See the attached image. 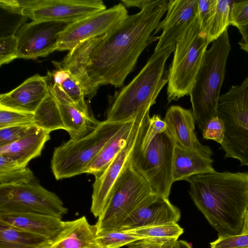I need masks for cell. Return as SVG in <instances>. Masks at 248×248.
<instances>
[{
  "instance_id": "603a6c76",
  "label": "cell",
  "mask_w": 248,
  "mask_h": 248,
  "mask_svg": "<svg viewBox=\"0 0 248 248\" xmlns=\"http://www.w3.org/2000/svg\"><path fill=\"white\" fill-rule=\"evenodd\" d=\"M213 162L211 157L197 150L176 145L172 163L173 182L186 180L194 175L214 171Z\"/></svg>"
},
{
  "instance_id": "f6af8a7d",
  "label": "cell",
  "mask_w": 248,
  "mask_h": 248,
  "mask_svg": "<svg viewBox=\"0 0 248 248\" xmlns=\"http://www.w3.org/2000/svg\"><path fill=\"white\" fill-rule=\"evenodd\" d=\"M241 233H248V208L246 211Z\"/></svg>"
},
{
  "instance_id": "4fadbf2b",
  "label": "cell",
  "mask_w": 248,
  "mask_h": 248,
  "mask_svg": "<svg viewBox=\"0 0 248 248\" xmlns=\"http://www.w3.org/2000/svg\"><path fill=\"white\" fill-rule=\"evenodd\" d=\"M106 9L101 0H32L21 16L32 21L71 23Z\"/></svg>"
},
{
  "instance_id": "3957f363",
  "label": "cell",
  "mask_w": 248,
  "mask_h": 248,
  "mask_svg": "<svg viewBox=\"0 0 248 248\" xmlns=\"http://www.w3.org/2000/svg\"><path fill=\"white\" fill-rule=\"evenodd\" d=\"M175 45L154 52L146 64L125 86L108 96L106 121L126 123L133 120L141 111L150 109L164 86L167 60L174 51Z\"/></svg>"
},
{
  "instance_id": "d6a6232c",
  "label": "cell",
  "mask_w": 248,
  "mask_h": 248,
  "mask_svg": "<svg viewBox=\"0 0 248 248\" xmlns=\"http://www.w3.org/2000/svg\"><path fill=\"white\" fill-rule=\"evenodd\" d=\"M24 125H34L33 113L0 107V128Z\"/></svg>"
},
{
  "instance_id": "4316f807",
  "label": "cell",
  "mask_w": 248,
  "mask_h": 248,
  "mask_svg": "<svg viewBox=\"0 0 248 248\" xmlns=\"http://www.w3.org/2000/svg\"><path fill=\"white\" fill-rule=\"evenodd\" d=\"M44 237L0 222V248H37Z\"/></svg>"
},
{
  "instance_id": "8d00e7d4",
  "label": "cell",
  "mask_w": 248,
  "mask_h": 248,
  "mask_svg": "<svg viewBox=\"0 0 248 248\" xmlns=\"http://www.w3.org/2000/svg\"><path fill=\"white\" fill-rule=\"evenodd\" d=\"M225 128L222 120L217 116L211 118L202 131L203 138L212 140L221 144L224 140Z\"/></svg>"
},
{
  "instance_id": "1f68e13d",
  "label": "cell",
  "mask_w": 248,
  "mask_h": 248,
  "mask_svg": "<svg viewBox=\"0 0 248 248\" xmlns=\"http://www.w3.org/2000/svg\"><path fill=\"white\" fill-rule=\"evenodd\" d=\"M96 237L103 248H121L141 240L139 237L119 230L98 233Z\"/></svg>"
},
{
  "instance_id": "8fae6325",
  "label": "cell",
  "mask_w": 248,
  "mask_h": 248,
  "mask_svg": "<svg viewBox=\"0 0 248 248\" xmlns=\"http://www.w3.org/2000/svg\"><path fill=\"white\" fill-rule=\"evenodd\" d=\"M122 3L70 23L58 36L57 50H70L81 42L102 36L122 24L129 16Z\"/></svg>"
},
{
  "instance_id": "83f0119b",
  "label": "cell",
  "mask_w": 248,
  "mask_h": 248,
  "mask_svg": "<svg viewBox=\"0 0 248 248\" xmlns=\"http://www.w3.org/2000/svg\"><path fill=\"white\" fill-rule=\"evenodd\" d=\"M33 124L49 132L58 129L65 130L58 102L50 93L34 112Z\"/></svg>"
},
{
  "instance_id": "d590c367",
  "label": "cell",
  "mask_w": 248,
  "mask_h": 248,
  "mask_svg": "<svg viewBox=\"0 0 248 248\" xmlns=\"http://www.w3.org/2000/svg\"><path fill=\"white\" fill-rule=\"evenodd\" d=\"M35 125L15 126L0 128V147L13 143L24 137Z\"/></svg>"
},
{
  "instance_id": "ac0fdd59",
  "label": "cell",
  "mask_w": 248,
  "mask_h": 248,
  "mask_svg": "<svg viewBox=\"0 0 248 248\" xmlns=\"http://www.w3.org/2000/svg\"><path fill=\"white\" fill-rule=\"evenodd\" d=\"M163 120L176 145L195 149L208 157L213 155L210 148L203 145L197 137L195 120L190 109L180 106H171L167 109Z\"/></svg>"
},
{
  "instance_id": "cb8c5ba5",
  "label": "cell",
  "mask_w": 248,
  "mask_h": 248,
  "mask_svg": "<svg viewBox=\"0 0 248 248\" xmlns=\"http://www.w3.org/2000/svg\"><path fill=\"white\" fill-rule=\"evenodd\" d=\"M66 130L71 140H77L93 132L101 121L96 120L89 111L74 105L58 103Z\"/></svg>"
},
{
  "instance_id": "2e32d148",
  "label": "cell",
  "mask_w": 248,
  "mask_h": 248,
  "mask_svg": "<svg viewBox=\"0 0 248 248\" xmlns=\"http://www.w3.org/2000/svg\"><path fill=\"white\" fill-rule=\"evenodd\" d=\"M180 217V210L170 202L169 198L154 194L129 215L119 231L177 223Z\"/></svg>"
},
{
  "instance_id": "4dcf8cb0",
  "label": "cell",
  "mask_w": 248,
  "mask_h": 248,
  "mask_svg": "<svg viewBox=\"0 0 248 248\" xmlns=\"http://www.w3.org/2000/svg\"><path fill=\"white\" fill-rule=\"evenodd\" d=\"M122 231L141 239H158L164 241L178 239L184 232L183 229L177 222L144 226Z\"/></svg>"
},
{
  "instance_id": "7dc6e473",
  "label": "cell",
  "mask_w": 248,
  "mask_h": 248,
  "mask_svg": "<svg viewBox=\"0 0 248 248\" xmlns=\"http://www.w3.org/2000/svg\"><path fill=\"white\" fill-rule=\"evenodd\" d=\"M51 240H48L37 248H50Z\"/></svg>"
},
{
  "instance_id": "7c38bea8",
  "label": "cell",
  "mask_w": 248,
  "mask_h": 248,
  "mask_svg": "<svg viewBox=\"0 0 248 248\" xmlns=\"http://www.w3.org/2000/svg\"><path fill=\"white\" fill-rule=\"evenodd\" d=\"M150 114V109L137 114L134 119L131 132L127 143L105 171L95 177L90 211L98 217L106 210L112 196L115 184L124 166L129 160L131 152L140 134L144 121Z\"/></svg>"
},
{
  "instance_id": "8992f818",
  "label": "cell",
  "mask_w": 248,
  "mask_h": 248,
  "mask_svg": "<svg viewBox=\"0 0 248 248\" xmlns=\"http://www.w3.org/2000/svg\"><path fill=\"white\" fill-rule=\"evenodd\" d=\"M209 44L206 35L200 30L197 16L175 45L167 74L169 103L190 94Z\"/></svg>"
},
{
  "instance_id": "d4e9b609",
  "label": "cell",
  "mask_w": 248,
  "mask_h": 248,
  "mask_svg": "<svg viewBox=\"0 0 248 248\" xmlns=\"http://www.w3.org/2000/svg\"><path fill=\"white\" fill-rule=\"evenodd\" d=\"M134 119L125 123L108 141L91 163L86 173L93 174L96 177L105 171L127 143Z\"/></svg>"
},
{
  "instance_id": "5bb4252c",
  "label": "cell",
  "mask_w": 248,
  "mask_h": 248,
  "mask_svg": "<svg viewBox=\"0 0 248 248\" xmlns=\"http://www.w3.org/2000/svg\"><path fill=\"white\" fill-rule=\"evenodd\" d=\"M70 24L36 21L23 24L16 34L18 39V58L34 59L57 50L59 34Z\"/></svg>"
},
{
  "instance_id": "f1b7e54d",
  "label": "cell",
  "mask_w": 248,
  "mask_h": 248,
  "mask_svg": "<svg viewBox=\"0 0 248 248\" xmlns=\"http://www.w3.org/2000/svg\"><path fill=\"white\" fill-rule=\"evenodd\" d=\"M38 181L28 166L0 156V186L16 185Z\"/></svg>"
},
{
  "instance_id": "9c48e42d",
  "label": "cell",
  "mask_w": 248,
  "mask_h": 248,
  "mask_svg": "<svg viewBox=\"0 0 248 248\" xmlns=\"http://www.w3.org/2000/svg\"><path fill=\"white\" fill-rule=\"evenodd\" d=\"M154 194L129 160L115 184L108 205L97 217L94 224L97 233L119 230L129 215Z\"/></svg>"
},
{
  "instance_id": "9a60e30c",
  "label": "cell",
  "mask_w": 248,
  "mask_h": 248,
  "mask_svg": "<svg viewBox=\"0 0 248 248\" xmlns=\"http://www.w3.org/2000/svg\"><path fill=\"white\" fill-rule=\"evenodd\" d=\"M198 0H169L165 18L160 21L153 35L157 37L154 52L175 45L182 34L197 16Z\"/></svg>"
},
{
  "instance_id": "44dd1931",
  "label": "cell",
  "mask_w": 248,
  "mask_h": 248,
  "mask_svg": "<svg viewBox=\"0 0 248 248\" xmlns=\"http://www.w3.org/2000/svg\"><path fill=\"white\" fill-rule=\"evenodd\" d=\"M0 222L51 240L62 230L63 221L56 217L43 214L8 213H0Z\"/></svg>"
},
{
  "instance_id": "277c9868",
  "label": "cell",
  "mask_w": 248,
  "mask_h": 248,
  "mask_svg": "<svg viewBox=\"0 0 248 248\" xmlns=\"http://www.w3.org/2000/svg\"><path fill=\"white\" fill-rule=\"evenodd\" d=\"M145 118L132 150L130 163L148 183L153 193L169 198L172 184L176 143L168 129L158 133Z\"/></svg>"
},
{
  "instance_id": "836d02e7",
  "label": "cell",
  "mask_w": 248,
  "mask_h": 248,
  "mask_svg": "<svg viewBox=\"0 0 248 248\" xmlns=\"http://www.w3.org/2000/svg\"><path fill=\"white\" fill-rule=\"evenodd\" d=\"M18 39L15 34L0 38V65L7 64L18 58Z\"/></svg>"
},
{
  "instance_id": "30bf717a",
  "label": "cell",
  "mask_w": 248,
  "mask_h": 248,
  "mask_svg": "<svg viewBox=\"0 0 248 248\" xmlns=\"http://www.w3.org/2000/svg\"><path fill=\"white\" fill-rule=\"evenodd\" d=\"M67 212L59 197L44 188L39 181L0 186V213H35L62 219Z\"/></svg>"
},
{
  "instance_id": "bcb514c9",
  "label": "cell",
  "mask_w": 248,
  "mask_h": 248,
  "mask_svg": "<svg viewBox=\"0 0 248 248\" xmlns=\"http://www.w3.org/2000/svg\"><path fill=\"white\" fill-rule=\"evenodd\" d=\"M179 248H192L191 246L186 241L178 240Z\"/></svg>"
},
{
  "instance_id": "ffe728a7",
  "label": "cell",
  "mask_w": 248,
  "mask_h": 248,
  "mask_svg": "<svg viewBox=\"0 0 248 248\" xmlns=\"http://www.w3.org/2000/svg\"><path fill=\"white\" fill-rule=\"evenodd\" d=\"M94 225L84 216L70 221H63L59 233L51 240L50 248H103L97 239Z\"/></svg>"
},
{
  "instance_id": "f546056e",
  "label": "cell",
  "mask_w": 248,
  "mask_h": 248,
  "mask_svg": "<svg viewBox=\"0 0 248 248\" xmlns=\"http://www.w3.org/2000/svg\"><path fill=\"white\" fill-rule=\"evenodd\" d=\"M234 1V0H217L215 12L205 31L209 43L217 39L228 30Z\"/></svg>"
},
{
  "instance_id": "ab89813d",
  "label": "cell",
  "mask_w": 248,
  "mask_h": 248,
  "mask_svg": "<svg viewBox=\"0 0 248 248\" xmlns=\"http://www.w3.org/2000/svg\"><path fill=\"white\" fill-rule=\"evenodd\" d=\"M32 1V0H0V6L10 13L21 15L22 10Z\"/></svg>"
},
{
  "instance_id": "6da1fadb",
  "label": "cell",
  "mask_w": 248,
  "mask_h": 248,
  "mask_svg": "<svg viewBox=\"0 0 248 248\" xmlns=\"http://www.w3.org/2000/svg\"><path fill=\"white\" fill-rule=\"evenodd\" d=\"M168 0H152L140 11L106 33L92 50L87 66L94 85L124 86L143 51L157 40L153 33L166 13Z\"/></svg>"
},
{
  "instance_id": "7a4b0ae2",
  "label": "cell",
  "mask_w": 248,
  "mask_h": 248,
  "mask_svg": "<svg viewBox=\"0 0 248 248\" xmlns=\"http://www.w3.org/2000/svg\"><path fill=\"white\" fill-rule=\"evenodd\" d=\"M186 181L193 202L218 235L241 233L248 208V172L214 170Z\"/></svg>"
},
{
  "instance_id": "ee69618b",
  "label": "cell",
  "mask_w": 248,
  "mask_h": 248,
  "mask_svg": "<svg viewBox=\"0 0 248 248\" xmlns=\"http://www.w3.org/2000/svg\"><path fill=\"white\" fill-rule=\"evenodd\" d=\"M160 248H179L178 239H173L164 242Z\"/></svg>"
},
{
  "instance_id": "e0dca14e",
  "label": "cell",
  "mask_w": 248,
  "mask_h": 248,
  "mask_svg": "<svg viewBox=\"0 0 248 248\" xmlns=\"http://www.w3.org/2000/svg\"><path fill=\"white\" fill-rule=\"evenodd\" d=\"M49 94L46 77L35 75L12 91L0 95V107L34 113Z\"/></svg>"
},
{
  "instance_id": "5b68a950",
  "label": "cell",
  "mask_w": 248,
  "mask_h": 248,
  "mask_svg": "<svg viewBox=\"0 0 248 248\" xmlns=\"http://www.w3.org/2000/svg\"><path fill=\"white\" fill-rule=\"evenodd\" d=\"M231 49L227 30L206 50L189 94L195 122L202 131L211 118L218 116V100Z\"/></svg>"
},
{
  "instance_id": "484cf974",
  "label": "cell",
  "mask_w": 248,
  "mask_h": 248,
  "mask_svg": "<svg viewBox=\"0 0 248 248\" xmlns=\"http://www.w3.org/2000/svg\"><path fill=\"white\" fill-rule=\"evenodd\" d=\"M47 83L50 93L58 103L76 106L89 111L85 100L86 92L80 82L70 73L59 84Z\"/></svg>"
},
{
  "instance_id": "52a82bcc",
  "label": "cell",
  "mask_w": 248,
  "mask_h": 248,
  "mask_svg": "<svg viewBox=\"0 0 248 248\" xmlns=\"http://www.w3.org/2000/svg\"><path fill=\"white\" fill-rule=\"evenodd\" d=\"M217 110L225 128L220 144L225 157L236 159L241 165L248 166V77L220 95Z\"/></svg>"
},
{
  "instance_id": "e575fe53",
  "label": "cell",
  "mask_w": 248,
  "mask_h": 248,
  "mask_svg": "<svg viewBox=\"0 0 248 248\" xmlns=\"http://www.w3.org/2000/svg\"><path fill=\"white\" fill-rule=\"evenodd\" d=\"M218 236L210 243V248H248V233Z\"/></svg>"
},
{
  "instance_id": "b9f144b4",
  "label": "cell",
  "mask_w": 248,
  "mask_h": 248,
  "mask_svg": "<svg viewBox=\"0 0 248 248\" xmlns=\"http://www.w3.org/2000/svg\"><path fill=\"white\" fill-rule=\"evenodd\" d=\"M238 30L242 35V39L238 44L241 49L248 53V25L239 28Z\"/></svg>"
},
{
  "instance_id": "ba28073f",
  "label": "cell",
  "mask_w": 248,
  "mask_h": 248,
  "mask_svg": "<svg viewBox=\"0 0 248 248\" xmlns=\"http://www.w3.org/2000/svg\"><path fill=\"white\" fill-rule=\"evenodd\" d=\"M125 123L101 121L98 127L88 136L77 140H69L55 148L51 168L56 179L86 173L100 152Z\"/></svg>"
},
{
  "instance_id": "7bdbcfd3",
  "label": "cell",
  "mask_w": 248,
  "mask_h": 248,
  "mask_svg": "<svg viewBox=\"0 0 248 248\" xmlns=\"http://www.w3.org/2000/svg\"><path fill=\"white\" fill-rule=\"evenodd\" d=\"M152 0H122L121 3L126 8L136 7L141 10Z\"/></svg>"
},
{
  "instance_id": "74e56055",
  "label": "cell",
  "mask_w": 248,
  "mask_h": 248,
  "mask_svg": "<svg viewBox=\"0 0 248 248\" xmlns=\"http://www.w3.org/2000/svg\"><path fill=\"white\" fill-rule=\"evenodd\" d=\"M217 0H198L197 17L201 31L205 34L207 25L212 17Z\"/></svg>"
},
{
  "instance_id": "60d3db41",
  "label": "cell",
  "mask_w": 248,
  "mask_h": 248,
  "mask_svg": "<svg viewBox=\"0 0 248 248\" xmlns=\"http://www.w3.org/2000/svg\"><path fill=\"white\" fill-rule=\"evenodd\" d=\"M166 241L158 239H143L132 243L127 246L128 248H160Z\"/></svg>"
},
{
  "instance_id": "7402d4cb",
  "label": "cell",
  "mask_w": 248,
  "mask_h": 248,
  "mask_svg": "<svg viewBox=\"0 0 248 248\" xmlns=\"http://www.w3.org/2000/svg\"><path fill=\"white\" fill-rule=\"evenodd\" d=\"M50 138L49 132L35 126L20 140L0 147V156L9 157L27 166L31 160L41 155Z\"/></svg>"
},
{
  "instance_id": "d6986e66",
  "label": "cell",
  "mask_w": 248,
  "mask_h": 248,
  "mask_svg": "<svg viewBox=\"0 0 248 248\" xmlns=\"http://www.w3.org/2000/svg\"><path fill=\"white\" fill-rule=\"evenodd\" d=\"M106 34L83 41L69 51L61 62H53L55 66L67 70L81 83L86 92V96L91 97L98 88L91 80L87 71L90 55L92 50L104 38Z\"/></svg>"
},
{
  "instance_id": "f35d334b",
  "label": "cell",
  "mask_w": 248,
  "mask_h": 248,
  "mask_svg": "<svg viewBox=\"0 0 248 248\" xmlns=\"http://www.w3.org/2000/svg\"><path fill=\"white\" fill-rule=\"evenodd\" d=\"M230 25L238 29L248 25V0H234L231 9Z\"/></svg>"
}]
</instances>
